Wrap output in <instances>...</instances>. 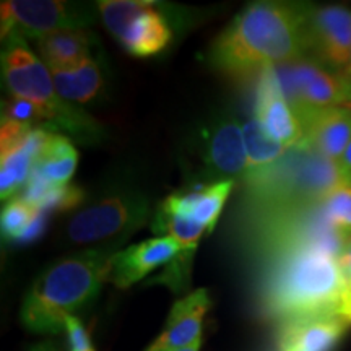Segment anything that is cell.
Listing matches in <instances>:
<instances>
[{
  "mask_svg": "<svg viewBox=\"0 0 351 351\" xmlns=\"http://www.w3.org/2000/svg\"><path fill=\"white\" fill-rule=\"evenodd\" d=\"M302 3H249L210 46L215 69L232 78L306 59Z\"/></svg>",
  "mask_w": 351,
  "mask_h": 351,
  "instance_id": "1",
  "label": "cell"
},
{
  "mask_svg": "<svg viewBox=\"0 0 351 351\" xmlns=\"http://www.w3.org/2000/svg\"><path fill=\"white\" fill-rule=\"evenodd\" d=\"M340 249L332 241L298 245L274 267L263 285L262 307L280 324L320 314H339L343 295Z\"/></svg>",
  "mask_w": 351,
  "mask_h": 351,
  "instance_id": "2",
  "label": "cell"
},
{
  "mask_svg": "<svg viewBox=\"0 0 351 351\" xmlns=\"http://www.w3.org/2000/svg\"><path fill=\"white\" fill-rule=\"evenodd\" d=\"M116 254V247L104 245L52 263L26 293L20 309L23 327L51 335L65 330V320L93 302L111 280Z\"/></svg>",
  "mask_w": 351,
  "mask_h": 351,
  "instance_id": "3",
  "label": "cell"
},
{
  "mask_svg": "<svg viewBox=\"0 0 351 351\" xmlns=\"http://www.w3.org/2000/svg\"><path fill=\"white\" fill-rule=\"evenodd\" d=\"M2 78L12 98L25 99L36 108L41 129L82 145L99 143L106 137L98 121L57 93L51 70L23 39L3 43Z\"/></svg>",
  "mask_w": 351,
  "mask_h": 351,
  "instance_id": "4",
  "label": "cell"
},
{
  "mask_svg": "<svg viewBox=\"0 0 351 351\" xmlns=\"http://www.w3.org/2000/svg\"><path fill=\"white\" fill-rule=\"evenodd\" d=\"M150 217V200L137 189H111L88 202L65 226L73 244L109 243L117 247Z\"/></svg>",
  "mask_w": 351,
  "mask_h": 351,
  "instance_id": "5",
  "label": "cell"
},
{
  "mask_svg": "<svg viewBox=\"0 0 351 351\" xmlns=\"http://www.w3.org/2000/svg\"><path fill=\"white\" fill-rule=\"evenodd\" d=\"M98 3L62 2V0H3L0 3L2 41L38 38L60 29H85L96 19Z\"/></svg>",
  "mask_w": 351,
  "mask_h": 351,
  "instance_id": "6",
  "label": "cell"
},
{
  "mask_svg": "<svg viewBox=\"0 0 351 351\" xmlns=\"http://www.w3.org/2000/svg\"><path fill=\"white\" fill-rule=\"evenodd\" d=\"M98 12L109 33L130 56L140 59L156 56L173 39L168 16L153 2L101 0Z\"/></svg>",
  "mask_w": 351,
  "mask_h": 351,
  "instance_id": "7",
  "label": "cell"
},
{
  "mask_svg": "<svg viewBox=\"0 0 351 351\" xmlns=\"http://www.w3.org/2000/svg\"><path fill=\"white\" fill-rule=\"evenodd\" d=\"M282 88L298 119L327 108H351V86L340 73L301 59L276 67Z\"/></svg>",
  "mask_w": 351,
  "mask_h": 351,
  "instance_id": "8",
  "label": "cell"
},
{
  "mask_svg": "<svg viewBox=\"0 0 351 351\" xmlns=\"http://www.w3.org/2000/svg\"><path fill=\"white\" fill-rule=\"evenodd\" d=\"M306 59L341 73L351 54V8L341 5L306 7Z\"/></svg>",
  "mask_w": 351,
  "mask_h": 351,
  "instance_id": "9",
  "label": "cell"
},
{
  "mask_svg": "<svg viewBox=\"0 0 351 351\" xmlns=\"http://www.w3.org/2000/svg\"><path fill=\"white\" fill-rule=\"evenodd\" d=\"M200 158L210 184L245 179L249 173L243 127L231 112L218 114L202 129Z\"/></svg>",
  "mask_w": 351,
  "mask_h": 351,
  "instance_id": "10",
  "label": "cell"
},
{
  "mask_svg": "<svg viewBox=\"0 0 351 351\" xmlns=\"http://www.w3.org/2000/svg\"><path fill=\"white\" fill-rule=\"evenodd\" d=\"M254 117L262 130L287 150H293L301 145V122L285 96L276 67L265 69L258 75Z\"/></svg>",
  "mask_w": 351,
  "mask_h": 351,
  "instance_id": "11",
  "label": "cell"
},
{
  "mask_svg": "<svg viewBox=\"0 0 351 351\" xmlns=\"http://www.w3.org/2000/svg\"><path fill=\"white\" fill-rule=\"evenodd\" d=\"M302 142L298 148L317 153L339 165L351 142V108H327L300 117Z\"/></svg>",
  "mask_w": 351,
  "mask_h": 351,
  "instance_id": "12",
  "label": "cell"
},
{
  "mask_svg": "<svg viewBox=\"0 0 351 351\" xmlns=\"http://www.w3.org/2000/svg\"><path fill=\"white\" fill-rule=\"evenodd\" d=\"M212 298L205 288L189 293L176 301L161 335L145 351H179L202 339V327Z\"/></svg>",
  "mask_w": 351,
  "mask_h": 351,
  "instance_id": "13",
  "label": "cell"
},
{
  "mask_svg": "<svg viewBox=\"0 0 351 351\" xmlns=\"http://www.w3.org/2000/svg\"><path fill=\"white\" fill-rule=\"evenodd\" d=\"M181 252V245L171 236H158L130 245L114 256L111 282L121 289L129 288L158 267L173 262Z\"/></svg>",
  "mask_w": 351,
  "mask_h": 351,
  "instance_id": "14",
  "label": "cell"
},
{
  "mask_svg": "<svg viewBox=\"0 0 351 351\" xmlns=\"http://www.w3.org/2000/svg\"><path fill=\"white\" fill-rule=\"evenodd\" d=\"M339 314H320L280 324L275 351H332L348 328Z\"/></svg>",
  "mask_w": 351,
  "mask_h": 351,
  "instance_id": "15",
  "label": "cell"
},
{
  "mask_svg": "<svg viewBox=\"0 0 351 351\" xmlns=\"http://www.w3.org/2000/svg\"><path fill=\"white\" fill-rule=\"evenodd\" d=\"M234 181H223L208 184V186L186 194H173L161 202L160 208L166 212L181 215L189 219L200 223L208 232L217 225L228 195L231 194Z\"/></svg>",
  "mask_w": 351,
  "mask_h": 351,
  "instance_id": "16",
  "label": "cell"
},
{
  "mask_svg": "<svg viewBox=\"0 0 351 351\" xmlns=\"http://www.w3.org/2000/svg\"><path fill=\"white\" fill-rule=\"evenodd\" d=\"M36 51L47 69L65 70L80 65L91 57L96 38L86 29H60L38 38Z\"/></svg>",
  "mask_w": 351,
  "mask_h": 351,
  "instance_id": "17",
  "label": "cell"
},
{
  "mask_svg": "<svg viewBox=\"0 0 351 351\" xmlns=\"http://www.w3.org/2000/svg\"><path fill=\"white\" fill-rule=\"evenodd\" d=\"M57 93L72 104H85L96 99L104 86V75L95 59L65 70H52Z\"/></svg>",
  "mask_w": 351,
  "mask_h": 351,
  "instance_id": "18",
  "label": "cell"
},
{
  "mask_svg": "<svg viewBox=\"0 0 351 351\" xmlns=\"http://www.w3.org/2000/svg\"><path fill=\"white\" fill-rule=\"evenodd\" d=\"M77 165L78 153L72 140L65 135L54 134L39 156L34 171L51 186L65 187L75 174Z\"/></svg>",
  "mask_w": 351,
  "mask_h": 351,
  "instance_id": "19",
  "label": "cell"
},
{
  "mask_svg": "<svg viewBox=\"0 0 351 351\" xmlns=\"http://www.w3.org/2000/svg\"><path fill=\"white\" fill-rule=\"evenodd\" d=\"M243 137L249 163L247 174L269 168V166L276 163L278 160H282L288 152L287 148L276 143L275 140H271L262 130L256 117L245 121V124L243 125Z\"/></svg>",
  "mask_w": 351,
  "mask_h": 351,
  "instance_id": "20",
  "label": "cell"
},
{
  "mask_svg": "<svg viewBox=\"0 0 351 351\" xmlns=\"http://www.w3.org/2000/svg\"><path fill=\"white\" fill-rule=\"evenodd\" d=\"M322 212L328 226L340 238L351 236V184L340 181L322 199Z\"/></svg>",
  "mask_w": 351,
  "mask_h": 351,
  "instance_id": "21",
  "label": "cell"
},
{
  "mask_svg": "<svg viewBox=\"0 0 351 351\" xmlns=\"http://www.w3.org/2000/svg\"><path fill=\"white\" fill-rule=\"evenodd\" d=\"M43 210L36 205L29 204L21 197H13L3 205L2 218V236L5 241H21L28 232L33 223L36 221Z\"/></svg>",
  "mask_w": 351,
  "mask_h": 351,
  "instance_id": "22",
  "label": "cell"
},
{
  "mask_svg": "<svg viewBox=\"0 0 351 351\" xmlns=\"http://www.w3.org/2000/svg\"><path fill=\"white\" fill-rule=\"evenodd\" d=\"M341 278H343V295H341V304L339 315L345 319L351 326V236L346 238L339 254Z\"/></svg>",
  "mask_w": 351,
  "mask_h": 351,
  "instance_id": "23",
  "label": "cell"
},
{
  "mask_svg": "<svg viewBox=\"0 0 351 351\" xmlns=\"http://www.w3.org/2000/svg\"><path fill=\"white\" fill-rule=\"evenodd\" d=\"M2 117L20 122V124L41 127L36 108H34L32 103H28V101L20 99V98H12V96L7 101H3Z\"/></svg>",
  "mask_w": 351,
  "mask_h": 351,
  "instance_id": "24",
  "label": "cell"
},
{
  "mask_svg": "<svg viewBox=\"0 0 351 351\" xmlns=\"http://www.w3.org/2000/svg\"><path fill=\"white\" fill-rule=\"evenodd\" d=\"M65 332L69 337L70 351H95V346L91 343L90 333L82 324V320L77 315H70L65 320Z\"/></svg>",
  "mask_w": 351,
  "mask_h": 351,
  "instance_id": "25",
  "label": "cell"
},
{
  "mask_svg": "<svg viewBox=\"0 0 351 351\" xmlns=\"http://www.w3.org/2000/svg\"><path fill=\"white\" fill-rule=\"evenodd\" d=\"M337 169H339V174L341 181L351 184V142L343 153V156L340 158L339 165H337Z\"/></svg>",
  "mask_w": 351,
  "mask_h": 351,
  "instance_id": "26",
  "label": "cell"
},
{
  "mask_svg": "<svg viewBox=\"0 0 351 351\" xmlns=\"http://www.w3.org/2000/svg\"><path fill=\"white\" fill-rule=\"evenodd\" d=\"M29 351H59L57 346L52 343V341H43V343L34 345L33 348H29Z\"/></svg>",
  "mask_w": 351,
  "mask_h": 351,
  "instance_id": "27",
  "label": "cell"
},
{
  "mask_svg": "<svg viewBox=\"0 0 351 351\" xmlns=\"http://www.w3.org/2000/svg\"><path fill=\"white\" fill-rule=\"evenodd\" d=\"M341 77L345 78L346 82H348V85L351 86V54H350V60H348V64H346V67L341 70V73H340Z\"/></svg>",
  "mask_w": 351,
  "mask_h": 351,
  "instance_id": "28",
  "label": "cell"
},
{
  "mask_svg": "<svg viewBox=\"0 0 351 351\" xmlns=\"http://www.w3.org/2000/svg\"><path fill=\"white\" fill-rule=\"evenodd\" d=\"M200 346H202V339H200V340H197L194 345L187 346V348H184V350H179V351H200Z\"/></svg>",
  "mask_w": 351,
  "mask_h": 351,
  "instance_id": "29",
  "label": "cell"
}]
</instances>
